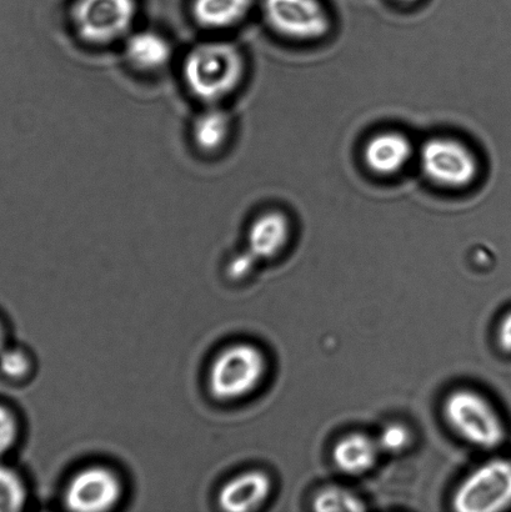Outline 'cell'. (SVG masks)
Instances as JSON below:
<instances>
[{
	"label": "cell",
	"instance_id": "603a6c76",
	"mask_svg": "<svg viewBox=\"0 0 511 512\" xmlns=\"http://www.w3.org/2000/svg\"><path fill=\"white\" fill-rule=\"evenodd\" d=\"M393 2H397L400 4H415L418 3L419 0H393Z\"/></svg>",
	"mask_w": 511,
	"mask_h": 512
},
{
	"label": "cell",
	"instance_id": "2e32d148",
	"mask_svg": "<svg viewBox=\"0 0 511 512\" xmlns=\"http://www.w3.org/2000/svg\"><path fill=\"white\" fill-rule=\"evenodd\" d=\"M312 509L317 512H359L367 510L368 506L352 490L333 485L318 491L312 500Z\"/></svg>",
	"mask_w": 511,
	"mask_h": 512
},
{
	"label": "cell",
	"instance_id": "7402d4cb",
	"mask_svg": "<svg viewBox=\"0 0 511 512\" xmlns=\"http://www.w3.org/2000/svg\"><path fill=\"white\" fill-rule=\"evenodd\" d=\"M497 340L504 354H511V310L503 316L498 326Z\"/></svg>",
	"mask_w": 511,
	"mask_h": 512
},
{
	"label": "cell",
	"instance_id": "3957f363",
	"mask_svg": "<svg viewBox=\"0 0 511 512\" xmlns=\"http://www.w3.org/2000/svg\"><path fill=\"white\" fill-rule=\"evenodd\" d=\"M138 15V0H74L70 24L83 43L107 47L124 42Z\"/></svg>",
	"mask_w": 511,
	"mask_h": 512
},
{
	"label": "cell",
	"instance_id": "277c9868",
	"mask_svg": "<svg viewBox=\"0 0 511 512\" xmlns=\"http://www.w3.org/2000/svg\"><path fill=\"white\" fill-rule=\"evenodd\" d=\"M267 359L253 344H233L220 351L210 366L208 388L214 399L233 401L252 394L265 373Z\"/></svg>",
	"mask_w": 511,
	"mask_h": 512
},
{
	"label": "cell",
	"instance_id": "44dd1931",
	"mask_svg": "<svg viewBox=\"0 0 511 512\" xmlns=\"http://www.w3.org/2000/svg\"><path fill=\"white\" fill-rule=\"evenodd\" d=\"M255 263H257V260L247 250H244L242 254L235 256L230 261L228 266L229 278L233 280L243 279L253 270Z\"/></svg>",
	"mask_w": 511,
	"mask_h": 512
},
{
	"label": "cell",
	"instance_id": "6da1fadb",
	"mask_svg": "<svg viewBox=\"0 0 511 512\" xmlns=\"http://www.w3.org/2000/svg\"><path fill=\"white\" fill-rule=\"evenodd\" d=\"M245 58L237 44L223 39L193 45L182 63V78L192 97L203 105L223 104L245 78Z\"/></svg>",
	"mask_w": 511,
	"mask_h": 512
},
{
	"label": "cell",
	"instance_id": "8fae6325",
	"mask_svg": "<svg viewBox=\"0 0 511 512\" xmlns=\"http://www.w3.org/2000/svg\"><path fill=\"white\" fill-rule=\"evenodd\" d=\"M273 483L262 470L244 471L230 479L220 489V509L228 512H248L260 508L272 494Z\"/></svg>",
	"mask_w": 511,
	"mask_h": 512
},
{
	"label": "cell",
	"instance_id": "ac0fdd59",
	"mask_svg": "<svg viewBox=\"0 0 511 512\" xmlns=\"http://www.w3.org/2000/svg\"><path fill=\"white\" fill-rule=\"evenodd\" d=\"M377 441L382 453L402 454L412 444L413 434L407 425L394 421L384 426Z\"/></svg>",
	"mask_w": 511,
	"mask_h": 512
},
{
	"label": "cell",
	"instance_id": "9a60e30c",
	"mask_svg": "<svg viewBox=\"0 0 511 512\" xmlns=\"http://www.w3.org/2000/svg\"><path fill=\"white\" fill-rule=\"evenodd\" d=\"M378 441L364 433L348 434L333 446L332 460L340 473L360 476L369 473L378 463Z\"/></svg>",
	"mask_w": 511,
	"mask_h": 512
},
{
	"label": "cell",
	"instance_id": "52a82bcc",
	"mask_svg": "<svg viewBox=\"0 0 511 512\" xmlns=\"http://www.w3.org/2000/svg\"><path fill=\"white\" fill-rule=\"evenodd\" d=\"M458 512H500L511 508V459L494 458L474 469L452 498Z\"/></svg>",
	"mask_w": 511,
	"mask_h": 512
},
{
	"label": "cell",
	"instance_id": "5b68a950",
	"mask_svg": "<svg viewBox=\"0 0 511 512\" xmlns=\"http://www.w3.org/2000/svg\"><path fill=\"white\" fill-rule=\"evenodd\" d=\"M265 24L294 42L309 43L327 37L333 19L324 0H259Z\"/></svg>",
	"mask_w": 511,
	"mask_h": 512
},
{
	"label": "cell",
	"instance_id": "ffe728a7",
	"mask_svg": "<svg viewBox=\"0 0 511 512\" xmlns=\"http://www.w3.org/2000/svg\"><path fill=\"white\" fill-rule=\"evenodd\" d=\"M18 438V424L14 415L0 405V455L13 448Z\"/></svg>",
	"mask_w": 511,
	"mask_h": 512
},
{
	"label": "cell",
	"instance_id": "9c48e42d",
	"mask_svg": "<svg viewBox=\"0 0 511 512\" xmlns=\"http://www.w3.org/2000/svg\"><path fill=\"white\" fill-rule=\"evenodd\" d=\"M123 55L129 67L142 74H158L174 57L172 42L153 29H137L124 39Z\"/></svg>",
	"mask_w": 511,
	"mask_h": 512
},
{
	"label": "cell",
	"instance_id": "7c38bea8",
	"mask_svg": "<svg viewBox=\"0 0 511 512\" xmlns=\"http://www.w3.org/2000/svg\"><path fill=\"white\" fill-rule=\"evenodd\" d=\"M292 235V224L287 214L269 210L258 215L250 224L247 237V252L255 260H270L287 247Z\"/></svg>",
	"mask_w": 511,
	"mask_h": 512
},
{
	"label": "cell",
	"instance_id": "5bb4252c",
	"mask_svg": "<svg viewBox=\"0 0 511 512\" xmlns=\"http://www.w3.org/2000/svg\"><path fill=\"white\" fill-rule=\"evenodd\" d=\"M234 132L232 114L218 105H204L192 123L195 148L204 154H217L227 147Z\"/></svg>",
	"mask_w": 511,
	"mask_h": 512
},
{
	"label": "cell",
	"instance_id": "7a4b0ae2",
	"mask_svg": "<svg viewBox=\"0 0 511 512\" xmlns=\"http://www.w3.org/2000/svg\"><path fill=\"white\" fill-rule=\"evenodd\" d=\"M443 415L455 434L483 450L500 448L507 439L502 416L478 391L462 388L447 395Z\"/></svg>",
	"mask_w": 511,
	"mask_h": 512
},
{
	"label": "cell",
	"instance_id": "ba28073f",
	"mask_svg": "<svg viewBox=\"0 0 511 512\" xmlns=\"http://www.w3.org/2000/svg\"><path fill=\"white\" fill-rule=\"evenodd\" d=\"M122 498V483L105 466H89L70 479L64 494L65 508L77 512L113 509Z\"/></svg>",
	"mask_w": 511,
	"mask_h": 512
},
{
	"label": "cell",
	"instance_id": "cb8c5ba5",
	"mask_svg": "<svg viewBox=\"0 0 511 512\" xmlns=\"http://www.w3.org/2000/svg\"><path fill=\"white\" fill-rule=\"evenodd\" d=\"M4 343V330L2 324H0V350L3 348Z\"/></svg>",
	"mask_w": 511,
	"mask_h": 512
},
{
	"label": "cell",
	"instance_id": "4fadbf2b",
	"mask_svg": "<svg viewBox=\"0 0 511 512\" xmlns=\"http://www.w3.org/2000/svg\"><path fill=\"white\" fill-rule=\"evenodd\" d=\"M257 4V0H192L190 15L200 28L222 33L242 25Z\"/></svg>",
	"mask_w": 511,
	"mask_h": 512
},
{
	"label": "cell",
	"instance_id": "8992f818",
	"mask_svg": "<svg viewBox=\"0 0 511 512\" xmlns=\"http://www.w3.org/2000/svg\"><path fill=\"white\" fill-rule=\"evenodd\" d=\"M419 164L425 178L445 189H465L478 179L479 159L469 145L450 137H433L422 145Z\"/></svg>",
	"mask_w": 511,
	"mask_h": 512
},
{
	"label": "cell",
	"instance_id": "30bf717a",
	"mask_svg": "<svg viewBox=\"0 0 511 512\" xmlns=\"http://www.w3.org/2000/svg\"><path fill=\"white\" fill-rule=\"evenodd\" d=\"M414 157L412 140L397 130L373 135L364 145V164L370 172L392 177L408 167Z\"/></svg>",
	"mask_w": 511,
	"mask_h": 512
},
{
	"label": "cell",
	"instance_id": "e0dca14e",
	"mask_svg": "<svg viewBox=\"0 0 511 512\" xmlns=\"http://www.w3.org/2000/svg\"><path fill=\"white\" fill-rule=\"evenodd\" d=\"M27 501V489L14 470L0 466V512H17Z\"/></svg>",
	"mask_w": 511,
	"mask_h": 512
},
{
	"label": "cell",
	"instance_id": "d6986e66",
	"mask_svg": "<svg viewBox=\"0 0 511 512\" xmlns=\"http://www.w3.org/2000/svg\"><path fill=\"white\" fill-rule=\"evenodd\" d=\"M29 368V359L24 351L14 348L0 350V369L9 378H22L28 373Z\"/></svg>",
	"mask_w": 511,
	"mask_h": 512
}]
</instances>
